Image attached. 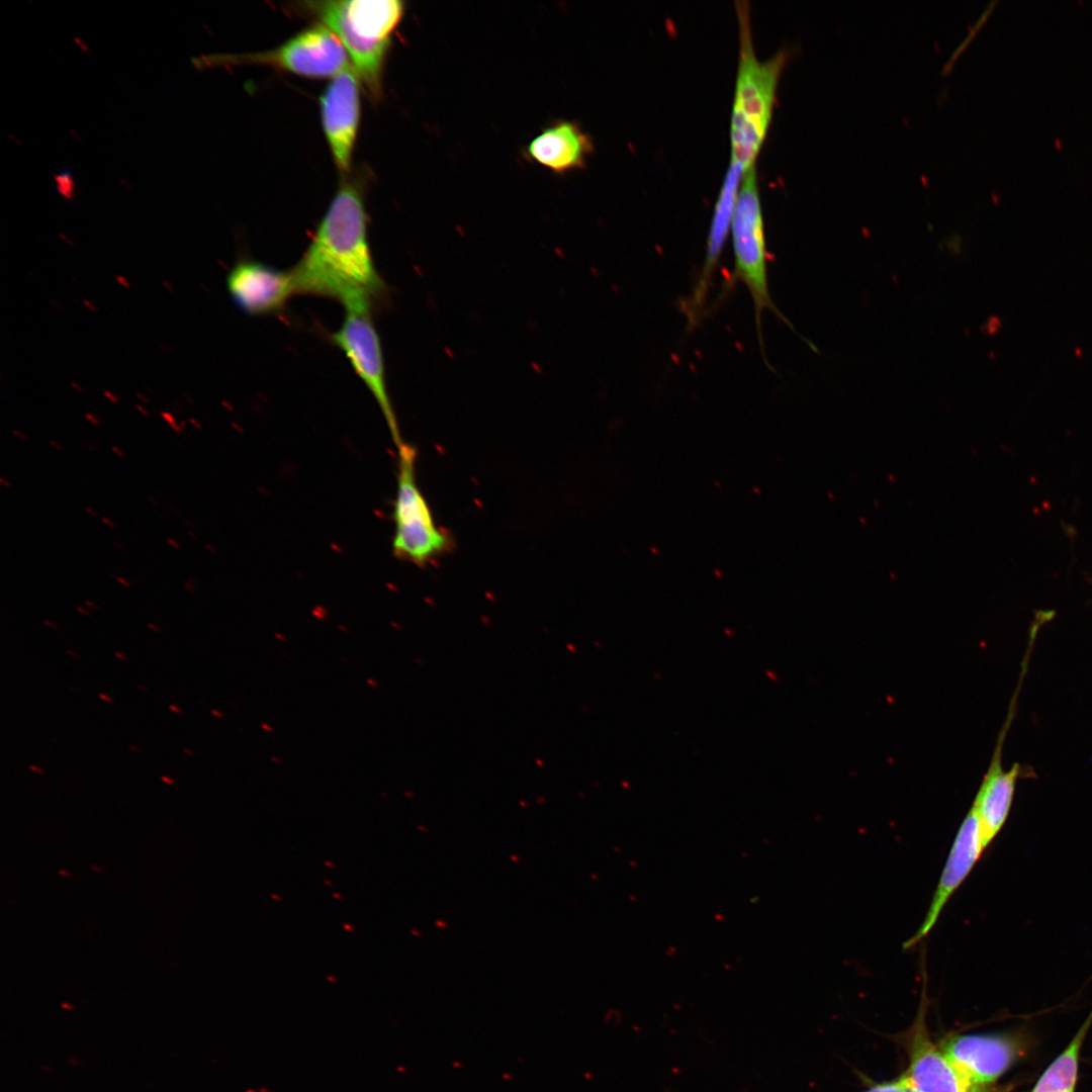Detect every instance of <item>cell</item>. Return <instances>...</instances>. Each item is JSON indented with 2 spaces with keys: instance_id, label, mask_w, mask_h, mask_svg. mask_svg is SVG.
<instances>
[{
  "instance_id": "obj_1",
  "label": "cell",
  "mask_w": 1092,
  "mask_h": 1092,
  "mask_svg": "<svg viewBox=\"0 0 1092 1092\" xmlns=\"http://www.w3.org/2000/svg\"><path fill=\"white\" fill-rule=\"evenodd\" d=\"M360 188L340 186L306 251L291 269L296 293L339 301L346 310L372 309L386 291L374 265Z\"/></svg>"
},
{
  "instance_id": "obj_2",
  "label": "cell",
  "mask_w": 1092,
  "mask_h": 1092,
  "mask_svg": "<svg viewBox=\"0 0 1092 1092\" xmlns=\"http://www.w3.org/2000/svg\"><path fill=\"white\" fill-rule=\"evenodd\" d=\"M303 4L340 38L360 80L372 97L378 98L390 34L402 18L403 2L328 0Z\"/></svg>"
},
{
  "instance_id": "obj_3",
  "label": "cell",
  "mask_w": 1092,
  "mask_h": 1092,
  "mask_svg": "<svg viewBox=\"0 0 1092 1092\" xmlns=\"http://www.w3.org/2000/svg\"><path fill=\"white\" fill-rule=\"evenodd\" d=\"M738 10L740 55L731 116V162L740 163L746 170L754 165L765 136L786 54L781 51L765 60L757 59L746 9Z\"/></svg>"
},
{
  "instance_id": "obj_4",
  "label": "cell",
  "mask_w": 1092,
  "mask_h": 1092,
  "mask_svg": "<svg viewBox=\"0 0 1092 1092\" xmlns=\"http://www.w3.org/2000/svg\"><path fill=\"white\" fill-rule=\"evenodd\" d=\"M417 450L402 442L396 446V491L393 503V555L425 566L453 548L451 534L439 527L422 493L416 473Z\"/></svg>"
},
{
  "instance_id": "obj_5",
  "label": "cell",
  "mask_w": 1092,
  "mask_h": 1092,
  "mask_svg": "<svg viewBox=\"0 0 1092 1092\" xmlns=\"http://www.w3.org/2000/svg\"><path fill=\"white\" fill-rule=\"evenodd\" d=\"M734 267L730 283L741 281L747 288L754 309L758 339L762 345L761 314L769 309L788 326L769 294L767 252L761 205L754 165L745 170L731 223Z\"/></svg>"
},
{
  "instance_id": "obj_6",
  "label": "cell",
  "mask_w": 1092,
  "mask_h": 1092,
  "mask_svg": "<svg viewBox=\"0 0 1092 1092\" xmlns=\"http://www.w3.org/2000/svg\"><path fill=\"white\" fill-rule=\"evenodd\" d=\"M213 65H262L308 78L335 77L350 67L349 56L334 31L312 25L272 50L208 58Z\"/></svg>"
},
{
  "instance_id": "obj_7",
  "label": "cell",
  "mask_w": 1092,
  "mask_h": 1092,
  "mask_svg": "<svg viewBox=\"0 0 1092 1092\" xmlns=\"http://www.w3.org/2000/svg\"><path fill=\"white\" fill-rule=\"evenodd\" d=\"M371 311L372 309L346 310L341 327L331 338L372 394L396 447L403 441L387 393L382 349Z\"/></svg>"
},
{
  "instance_id": "obj_8",
  "label": "cell",
  "mask_w": 1092,
  "mask_h": 1092,
  "mask_svg": "<svg viewBox=\"0 0 1092 1092\" xmlns=\"http://www.w3.org/2000/svg\"><path fill=\"white\" fill-rule=\"evenodd\" d=\"M359 76L353 66L337 74L320 98L323 128L341 172L351 167L360 117Z\"/></svg>"
},
{
  "instance_id": "obj_9",
  "label": "cell",
  "mask_w": 1092,
  "mask_h": 1092,
  "mask_svg": "<svg viewBox=\"0 0 1092 1092\" xmlns=\"http://www.w3.org/2000/svg\"><path fill=\"white\" fill-rule=\"evenodd\" d=\"M226 284L236 304L251 315L277 312L296 293L291 270L253 259L240 260L230 271Z\"/></svg>"
},
{
  "instance_id": "obj_10",
  "label": "cell",
  "mask_w": 1092,
  "mask_h": 1092,
  "mask_svg": "<svg viewBox=\"0 0 1092 1092\" xmlns=\"http://www.w3.org/2000/svg\"><path fill=\"white\" fill-rule=\"evenodd\" d=\"M984 849L979 819L971 807L957 832L925 918L904 948L916 945L931 931L949 898L969 876Z\"/></svg>"
},
{
  "instance_id": "obj_11",
  "label": "cell",
  "mask_w": 1092,
  "mask_h": 1092,
  "mask_svg": "<svg viewBox=\"0 0 1092 1092\" xmlns=\"http://www.w3.org/2000/svg\"><path fill=\"white\" fill-rule=\"evenodd\" d=\"M941 1052L974 1082L991 1086L1016 1061L1017 1043L1009 1036L968 1034L953 1036Z\"/></svg>"
},
{
  "instance_id": "obj_12",
  "label": "cell",
  "mask_w": 1092,
  "mask_h": 1092,
  "mask_svg": "<svg viewBox=\"0 0 1092 1092\" xmlns=\"http://www.w3.org/2000/svg\"><path fill=\"white\" fill-rule=\"evenodd\" d=\"M905 1076L922 1092H993L991 1086L970 1079L936 1048L921 1020L912 1038Z\"/></svg>"
},
{
  "instance_id": "obj_13",
  "label": "cell",
  "mask_w": 1092,
  "mask_h": 1092,
  "mask_svg": "<svg viewBox=\"0 0 1092 1092\" xmlns=\"http://www.w3.org/2000/svg\"><path fill=\"white\" fill-rule=\"evenodd\" d=\"M1003 736L999 738L989 768L972 805L979 819L985 848L1003 827L1012 805L1016 783L1023 771L1018 763H1014L1007 770L1002 767Z\"/></svg>"
},
{
  "instance_id": "obj_14",
  "label": "cell",
  "mask_w": 1092,
  "mask_h": 1092,
  "mask_svg": "<svg viewBox=\"0 0 1092 1092\" xmlns=\"http://www.w3.org/2000/svg\"><path fill=\"white\" fill-rule=\"evenodd\" d=\"M592 149L590 138L577 123L559 120L536 135L526 154L530 160L552 172L565 174L582 168Z\"/></svg>"
},
{
  "instance_id": "obj_15",
  "label": "cell",
  "mask_w": 1092,
  "mask_h": 1092,
  "mask_svg": "<svg viewBox=\"0 0 1092 1092\" xmlns=\"http://www.w3.org/2000/svg\"><path fill=\"white\" fill-rule=\"evenodd\" d=\"M1091 1020L1089 1017L1080 1027L1069 1045L1042 1073L1031 1092H1075L1080 1051Z\"/></svg>"
},
{
  "instance_id": "obj_16",
  "label": "cell",
  "mask_w": 1092,
  "mask_h": 1092,
  "mask_svg": "<svg viewBox=\"0 0 1092 1092\" xmlns=\"http://www.w3.org/2000/svg\"><path fill=\"white\" fill-rule=\"evenodd\" d=\"M896 1082L900 1092H922L905 1075L900 1077Z\"/></svg>"
},
{
  "instance_id": "obj_17",
  "label": "cell",
  "mask_w": 1092,
  "mask_h": 1092,
  "mask_svg": "<svg viewBox=\"0 0 1092 1092\" xmlns=\"http://www.w3.org/2000/svg\"><path fill=\"white\" fill-rule=\"evenodd\" d=\"M866 1092H900L897 1082L877 1085Z\"/></svg>"
},
{
  "instance_id": "obj_18",
  "label": "cell",
  "mask_w": 1092,
  "mask_h": 1092,
  "mask_svg": "<svg viewBox=\"0 0 1092 1092\" xmlns=\"http://www.w3.org/2000/svg\"><path fill=\"white\" fill-rule=\"evenodd\" d=\"M112 577L117 582H119L121 585H123L124 587H131V582L129 580H127L126 578H124L122 576H119V575H116V574H112Z\"/></svg>"
},
{
  "instance_id": "obj_19",
  "label": "cell",
  "mask_w": 1092,
  "mask_h": 1092,
  "mask_svg": "<svg viewBox=\"0 0 1092 1092\" xmlns=\"http://www.w3.org/2000/svg\"><path fill=\"white\" fill-rule=\"evenodd\" d=\"M110 449H111V451H112V452H113V453H114V454H115L116 456H118L119 458H124V457H125V453H124V451H122V450H121L120 448H118L117 446H114V445H112V446L110 447Z\"/></svg>"
},
{
  "instance_id": "obj_20",
  "label": "cell",
  "mask_w": 1092,
  "mask_h": 1092,
  "mask_svg": "<svg viewBox=\"0 0 1092 1092\" xmlns=\"http://www.w3.org/2000/svg\"><path fill=\"white\" fill-rule=\"evenodd\" d=\"M101 521H102L103 524H105V526H107L109 528H116V524L112 520L106 518V517H102Z\"/></svg>"
},
{
  "instance_id": "obj_21",
  "label": "cell",
  "mask_w": 1092,
  "mask_h": 1092,
  "mask_svg": "<svg viewBox=\"0 0 1092 1092\" xmlns=\"http://www.w3.org/2000/svg\"><path fill=\"white\" fill-rule=\"evenodd\" d=\"M84 510H85V512L87 514H89L90 516H92L94 518L99 517V513L96 510H94V509H92L90 507H85Z\"/></svg>"
},
{
  "instance_id": "obj_22",
  "label": "cell",
  "mask_w": 1092,
  "mask_h": 1092,
  "mask_svg": "<svg viewBox=\"0 0 1092 1092\" xmlns=\"http://www.w3.org/2000/svg\"><path fill=\"white\" fill-rule=\"evenodd\" d=\"M49 444H50V445H51V446H52L53 448H55L56 450H59V451H63V450H64V447H63V445H61V444H59V443H57V442H55V441H53V440H50V441H49Z\"/></svg>"
},
{
  "instance_id": "obj_23",
  "label": "cell",
  "mask_w": 1092,
  "mask_h": 1092,
  "mask_svg": "<svg viewBox=\"0 0 1092 1092\" xmlns=\"http://www.w3.org/2000/svg\"><path fill=\"white\" fill-rule=\"evenodd\" d=\"M167 542H168V544H169V545H171V546H172L173 548H175V549H180V544H179V543H178V542H177V541H176L175 539H173V538H168V539H167Z\"/></svg>"
},
{
  "instance_id": "obj_24",
  "label": "cell",
  "mask_w": 1092,
  "mask_h": 1092,
  "mask_svg": "<svg viewBox=\"0 0 1092 1092\" xmlns=\"http://www.w3.org/2000/svg\"><path fill=\"white\" fill-rule=\"evenodd\" d=\"M99 698L102 701L106 702V703H112L113 702V699L110 696L106 695V694H99Z\"/></svg>"
},
{
  "instance_id": "obj_25",
  "label": "cell",
  "mask_w": 1092,
  "mask_h": 1092,
  "mask_svg": "<svg viewBox=\"0 0 1092 1092\" xmlns=\"http://www.w3.org/2000/svg\"><path fill=\"white\" fill-rule=\"evenodd\" d=\"M76 610H77V611H78L79 613H81V614H83V615H85V616H92L91 612L87 611L86 609H84V608H83V607H81V606H77V607H76Z\"/></svg>"
},
{
  "instance_id": "obj_26",
  "label": "cell",
  "mask_w": 1092,
  "mask_h": 1092,
  "mask_svg": "<svg viewBox=\"0 0 1092 1092\" xmlns=\"http://www.w3.org/2000/svg\"><path fill=\"white\" fill-rule=\"evenodd\" d=\"M43 624L46 626H49V627L55 629V630H59V626L56 623L52 622L51 620H44Z\"/></svg>"
},
{
  "instance_id": "obj_27",
  "label": "cell",
  "mask_w": 1092,
  "mask_h": 1092,
  "mask_svg": "<svg viewBox=\"0 0 1092 1092\" xmlns=\"http://www.w3.org/2000/svg\"><path fill=\"white\" fill-rule=\"evenodd\" d=\"M169 709L176 714H182V709L176 705H169Z\"/></svg>"
},
{
  "instance_id": "obj_28",
  "label": "cell",
  "mask_w": 1092,
  "mask_h": 1092,
  "mask_svg": "<svg viewBox=\"0 0 1092 1092\" xmlns=\"http://www.w3.org/2000/svg\"><path fill=\"white\" fill-rule=\"evenodd\" d=\"M85 605H86L87 607H90V608L94 609V610H98V609L100 608V607H99L98 605H96L95 603H93V602H92V601H90V600H86V601H85Z\"/></svg>"
},
{
  "instance_id": "obj_29",
  "label": "cell",
  "mask_w": 1092,
  "mask_h": 1092,
  "mask_svg": "<svg viewBox=\"0 0 1092 1092\" xmlns=\"http://www.w3.org/2000/svg\"><path fill=\"white\" fill-rule=\"evenodd\" d=\"M0 482H1V484H3L6 487H12L11 482L9 480H7L4 476L0 477Z\"/></svg>"
},
{
  "instance_id": "obj_30",
  "label": "cell",
  "mask_w": 1092,
  "mask_h": 1092,
  "mask_svg": "<svg viewBox=\"0 0 1092 1092\" xmlns=\"http://www.w3.org/2000/svg\"><path fill=\"white\" fill-rule=\"evenodd\" d=\"M12 432L16 437L20 438L23 441H27V437L24 434H22V433H20V432H18L16 430H13Z\"/></svg>"
},
{
  "instance_id": "obj_31",
  "label": "cell",
  "mask_w": 1092,
  "mask_h": 1092,
  "mask_svg": "<svg viewBox=\"0 0 1092 1092\" xmlns=\"http://www.w3.org/2000/svg\"><path fill=\"white\" fill-rule=\"evenodd\" d=\"M29 769H31L32 771H35L37 774H40V775L43 774V770L41 768H39L38 766L33 765V764L29 765Z\"/></svg>"
},
{
  "instance_id": "obj_32",
  "label": "cell",
  "mask_w": 1092,
  "mask_h": 1092,
  "mask_svg": "<svg viewBox=\"0 0 1092 1092\" xmlns=\"http://www.w3.org/2000/svg\"><path fill=\"white\" fill-rule=\"evenodd\" d=\"M161 780L163 782L167 783V784H170V785H174V783H175L173 779H171L169 777H166V776H162Z\"/></svg>"
},
{
  "instance_id": "obj_33",
  "label": "cell",
  "mask_w": 1092,
  "mask_h": 1092,
  "mask_svg": "<svg viewBox=\"0 0 1092 1092\" xmlns=\"http://www.w3.org/2000/svg\"><path fill=\"white\" fill-rule=\"evenodd\" d=\"M114 655H115V657H117V658H119L120 660H123V661L127 659L126 655H124L123 653L118 652V651H115Z\"/></svg>"
},
{
  "instance_id": "obj_34",
  "label": "cell",
  "mask_w": 1092,
  "mask_h": 1092,
  "mask_svg": "<svg viewBox=\"0 0 1092 1092\" xmlns=\"http://www.w3.org/2000/svg\"><path fill=\"white\" fill-rule=\"evenodd\" d=\"M82 445H83V447H85V448H87L89 450H96L97 449L95 445H92V444L87 443V442H82Z\"/></svg>"
},
{
  "instance_id": "obj_35",
  "label": "cell",
  "mask_w": 1092,
  "mask_h": 1092,
  "mask_svg": "<svg viewBox=\"0 0 1092 1092\" xmlns=\"http://www.w3.org/2000/svg\"><path fill=\"white\" fill-rule=\"evenodd\" d=\"M147 626H148V627H149V628H150L151 630H153L154 632H156V633H159V632H160V629H159V627H158V626H156V625H155V624H153V623H148V625H147Z\"/></svg>"
},
{
  "instance_id": "obj_36",
  "label": "cell",
  "mask_w": 1092,
  "mask_h": 1092,
  "mask_svg": "<svg viewBox=\"0 0 1092 1092\" xmlns=\"http://www.w3.org/2000/svg\"><path fill=\"white\" fill-rule=\"evenodd\" d=\"M147 498H148L149 502H151L155 506H160V503L158 502V499L156 497H153L152 495H148Z\"/></svg>"
},
{
  "instance_id": "obj_37",
  "label": "cell",
  "mask_w": 1092,
  "mask_h": 1092,
  "mask_svg": "<svg viewBox=\"0 0 1092 1092\" xmlns=\"http://www.w3.org/2000/svg\"><path fill=\"white\" fill-rule=\"evenodd\" d=\"M112 545L118 550H123V545L118 541H112Z\"/></svg>"
},
{
  "instance_id": "obj_38",
  "label": "cell",
  "mask_w": 1092,
  "mask_h": 1092,
  "mask_svg": "<svg viewBox=\"0 0 1092 1092\" xmlns=\"http://www.w3.org/2000/svg\"><path fill=\"white\" fill-rule=\"evenodd\" d=\"M66 652H67V654H69L70 656H73V657H75V658H78V659H79V658H81V655H79L78 653H76V652H74V651H71V650H67Z\"/></svg>"
},
{
  "instance_id": "obj_39",
  "label": "cell",
  "mask_w": 1092,
  "mask_h": 1092,
  "mask_svg": "<svg viewBox=\"0 0 1092 1092\" xmlns=\"http://www.w3.org/2000/svg\"><path fill=\"white\" fill-rule=\"evenodd\" d=\"M211 713H212V714H213L214 716H216V717H219V718H221V717H222V714H221V713H220L219 711H216V710H212V711H211Z\"/></svg>"
},
{
  "instance_id": "obj_40",
  "label": "cell",
  "mask_w": 1092,
  "mask_h": 1092,
  "mask_svg": "<svg viewBox=\"0 0 1092 1092\" xmlns=\"http://www.w3.org/2000/svg\"><path fill=\"white\" fill-rule=\"evenodd\" d=\"M168 508H169V509H170V510H171V511H172L173 513H175L176 515H180L179 511H178V510H177V509H176L175 507H173V506H169Z\"/></svg>"
},
{
  "instance_id": "obj_41",
  "label": "cell",
  "mask_w": 1092,
  "mask_h": 1092,
  "mask_svg": "<svg viewBox=\"0 0 1092 1092\" xmlns=\"http://www.w3.org/2000/svg\"><path fill=\"white\" fill-rule=\"evenodd\" d=\"M183 751H184V752H185L186 754L190 755V756H194V752H192V751H191V750H189V749H186V748H184V749H183Z\"/></svg>"
},
{
  "instance_id": "obj_42",
  "label": "cell",
  "mask_w": 1092,
  "mask_h": 1092,
  "mask_svg": "<svg viewBox=\"0 0 1092 1092\" xmlns=\"http://www.w3.org/2000/svg\"><path fill=\"white\" fill-rule=\"evenodd\" d=\"M183 523L185 525H188L189 527H192V525L189 523V521L186 518H183Z\"/></svg>"
},
{
  "instance_id": "obj_43",
  "label": "cell",
  "mask_w": 1092,
  "mask_h": 1092,
  "mask_svg": "<svg viewBox=\"0 0 1092 1092\" xmlns=\"http://www.w3.org/2000/svg\"><path fill=\"white\" fill-rule=\"evenodd\" d=\"M128 747L133 751H140V748H138V747H135V746H133L131 744Z\"/></svg>"
},
{
  "instance_id": "obj_44",
  "label": "cell",
  "mask_w": 1092,
  "mask_h": 1092,
  "mask_svg": "<svg viewBox=\"0 0 1092 1092\" xmlns=\"http://www.w3.org/2000/svg\"><path fill=\"white\" fill-rule=\"evenodd\" d=\"M138 688H140V689H141V690H143V691H146V690H147V689H146L145 687H143V686H140V685L138 686Z\"/></svg>"
}]
</instances>
